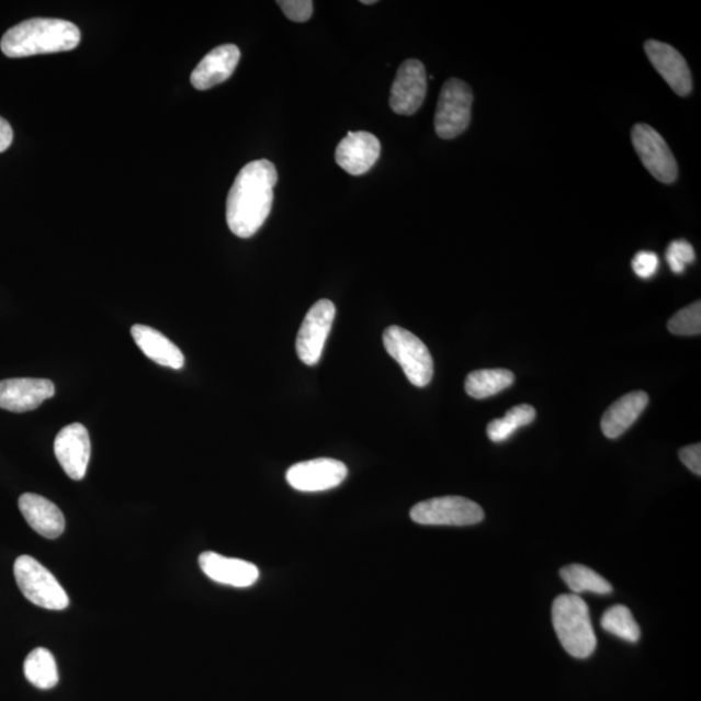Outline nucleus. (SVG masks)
I'll use <instances>...</instances> for the list:
<instances>
[{
	"label": "nucleus",
	"instance_id": "11",
	"mask_svg": "<svg viewBox=\"0 0 701 701\" xmlns=\"http://www.w3.org/2000/svg\"><path fill=\"white\" fill-rule=\"evenodd\" d=\"M347 473L349 471L342 462L323 457L293 465L286 473V479L297 491L317 493L341 485Z\"/></svg>",
	"mask_w": 701,
	"mask_h": 701
},
{
	"label": "nucleus",
	"instance_id": "28",
	"mask_svg": "<svg viewBox=\"0 0 701 701\" xmlns=\"http://www.w3.org/2000/svg\"><path fill=\"white\" fill-rule=\"evenodd\" d=\"M278 4L286 18L295 23H306L314 12V2L310 0H280Z\"/></svg>",
	"mask_w": 701,
	"mask_h": 701
},
{
	"label": "nucleus",
	"instance_id": "21",
	"mask_svg": "<svg viewBox=\"0 0 701 701\" xmlns=\"http://www.w3.org/2000/svg\"><path fill=\"white\" fill-rule=\"evenodd\" d=\"M515 374L507 370H480L467 375L465 392L474 399H486L512 386Z\"/></svg>",
	"mask_w": 701,
	"mask_h": 701
},
{
	"label": "nucleus",
	"instance_id": "27",
	"mask_svg": "<svg viewBox=\"0 0 701 701\" xmlns=\"http://www.w3.org/2000/svg\"><path fill=\"white\" fill-rule=\"evenodd\" d=\"M696 251L687 240L678 239L671 242L667 250V261L672 272L681 274L686 265L696 261Z\"/></svg>",
	"mask_w": 701,
	"mask_h": 701
},
{
	"label": "nucleus",
	"instance_id": "22",
	"mask_svg": "<svg viewBox=\"0 0 701 701\" xmlns=\"http://www.w3.org/2000/svg\"><path fill=\"white\" fill-rule=\"evenodd\" d=\"M27 681L38 689H53L59 682L58 667L52 653L46 648H35L24 663Z\"/></svg>",
	"mask_w": 701,
	"mask_h": 701
},
{
	"label": "nucleus",
	"instance_id": "26",
	"mask_svg": "<svg viewBox=\"0 0 701 701\" xmlns=\"http://www.w3.org/2000/svg\"><path fill=\"white\" fill-rule=\"evenodd\" d=\"M668 329L675 336H699L701 332V303L678 310L668 323Z\"/></svg>",
	"mask_w": 701,
	"mask_h": 701
},
{
	"label": "nucleus",
	"instance_id": "7",
	"mask_svg": "<svg viewBox=\"0 0 701 701\" xmlns=\"http://www.w3.org/2000/svg\"><path fill=\"white\" fill-rule=\"evenodd\" d=\"M484 517V509L477 502L463 497L429 499L410 509V519L420 525L471 527Z\"/></svg>",
	"mask_w": 701,
	"mask_h": 701
},
{
	"label": "nucleus",
	"instance_id": "2",
	"mask_svg": "<svg viewBox=\"0 0 701 701\" xmlns=\"http://www.w3.org/2000/svg\"><path fill=\"white\" fill-rule=\"evenodd\" d=\"M80 42L81 32L70 21L35 18L12 26L3 35L0 48L9 58H27L33 55L70 52Z\"/></svg>",
	"mask_w": 701,
	"mask_h": 701
},
{
	"label": "nucleus",
	"instance_id": "29",
	"mask_svg": "<svg viewBox=\"0 0 701 701\" xmlns=\"http://www.w3.org/2000/svg\"><path fill=\"white\" fill-rule=\"evenodd\" d=\"M660 260L655 252L641 251L635 255L632 261L633 271L638 278L647 280L656 274Z\"/></svg>",
	"mask_w": 701,
	"mask_h": 701
},
{
	"label": "nucleus",
	"instance_id": "13",
	"mask_svg": "<svg viewBox=\"0 0 701 701\" xmlns=\"http://www.w3.org/2000/svg\"><path fill=\"white\" fill-rule=\"evenodd\" d=\"M55 385L49 380L10 378L0 381V408L23 414L52 399Z\"/></svg>",
	"mask_w": 701,
	"mask_h": 701
},
{
	"label": "nucleus",
	"instance_id": "23",
	"mask_svg": "<svg viewBox=\"0 0 701 701\" xmlns=\"http://www.w3.org/2000/svg\"><path fill=\"white\" fill-rule=\"evenodd\" d=\"M561 576L575 595L584 592L608 595L613 591L612 585L606 578L585 565L572 564L565 566L561 570Z\"/></svg>",
	"mask_w": 701,
	"mask_h": 701
},
{
	"label": "nucleus",
	"instance_id": "10",
	"mask_svg": "<svg viewBox=\"0 0 701 701\" xmlns=\"http://www.w3.org/2000/svg\"><path fill=\"white\" fill-rule=\"evenodd\" d=\"M427 70L420 60L408 59L396 74L389 95V108L398 115H415L427 97Z\"/></svg>",
	"mask_w": 701,
	"mask_h": 701
},
{
	"label": "nucleus",
	"instance_id": "14",
	"mask_svg": "<svg viewBox=\"0 0 701 701\" xmlns=\"http://www.w3.org/2000/svg\"><path fill=\"white\" fill-rule=\"evenodd\" d=\"M651 64L679 97L690 95L692 75L686 59L675 47L664 42L648 39L644 44Z\"/></svg>",
	"mask_w": 701,
	"mask_h": 701
},
{
	"label": "nucleus",
	"instance_id": "18",
	"mask_svg": "<svg viewBox=\"0 0 701 701\" xmlns=\"http://www.w3.org/2000/svg\"><path fill=\"white\" fill-rule=\"evenodd\" d=\"M20 512L30 527L47 540H56L66 529V519L59 507L37 494H23L19 499Z\"/></svg>",
	"mask_w": 701,
	"mask_h": 701
},
{
	"label": "nucleus",
	"instance_id": "32",
	"mask_svg": "<svg viewBox=\"0 0 701 701\" xmlns=\"http://www.w3.org/2000/svg\"><path fill=\"white\" fill-rule=\"evenodd\" d=\"M375 0H361V4H374Z\"/></svg>",
	"mask_w": 701,
	"mask_h": 701
},
{
	"label": "nucleus",
	"instance_id": "30",
	"mask_svg": "<svg viewBox=\"0 0 701 701\" xmlns=\"http://www.w3.org/2000/svg\"><path fill=\"white\" fill-rule=\"evenodd\" d=\"M679 459L697 476H701V444H691L679 451Z\"/></svg>",
	"mask_w": 701,
	"mask_h": 701
},
{
	"label": "nucleus",
	"instance_id": "31",
	"mask_svg": "<svg viewBox=\"0 0 701 701\" xmlns=\"http://www.w3.org/2000/svg\"><path fill=\"white\" fill-rule=\"evenodd\" d=\"M13 140V131L9 122L0 117V152L9 150Z\"/></svg>",
	"mask_w": 701,
	"mask_h": 701
},
{
	"label": "nucleus",
	"instance_id": "9",
	"mask_svg": "<svg viewBox=\"0 0 701 701\" xmlns=\"http://www.w3.org/2000/svg\"><path fill=\"white\" fill-rule=\"evenodd\" d=\"M335 317V303L328 299L318 301L308 310L296 338V353L304 364L316 365L320 361Z\"/></svg>",
	"mask_w": 701,
	"mask_h": 701
},
{
	"label": "nucleus",
	"instance_id": "8",
	"mask_svg": "<svg viewBox=\"0 0 701 701\" xmlns=\"http://www.w3.org/2000/svg\"><path fill=\"white\" fill-rule=\"evenodd\" d=\"M632 142L642 165L658 182L670 185L677 181V160L660 133L647 124H636L632 131Z\"/></svg>",
	"mask_w": 701,
	"mask_h": 701
},
{
	"label": "nucleus",
	"instance_id": "25",
	"mask_svg": "<svg viewBox=\"0 0 701 701\" xmlns=\"http://www.w3.org/2000/svg\"><path fill=\"white\" fill-rule=\"evenodd\" d=\"M601 627L609 634L630 643L638 642L641 638V627L632 611L625 606H614L607 609L601 618Z\"/></svg>",
	"mask_w": 701,
	"mask_h": 701
},
{
	"label": "nucleus",
	"instance_id": "6",
	"mask_svg": "<svg viewBox=\"0 0 701 701\" xmlns=\"http://www.w3.org/2000/svg\"><path fill=\"white\" fill-rule=\"evenodd\" d=\"M473 91L459 78L445 81L439 94L434 126L439 138L453 139L463 134L472 120Z\"/></svg>",
	"mask_w": 701,
	"mask_h": 701
},
{
	"label": "nucleus",
	"instance_id": "5",
	"mask_svg": "<svg viewBox=\"0 0 701 701\" xmlns=\"http://www.w3.org/2000/svg\"><path fill=\"white\" fill-rule=\"evenodd\" d=\"M16 583L24 597L33 604L52 611H63L69 598L59 580L32 556H20L13 566Z\"/></svg>",
	"mask_w": 701,
	"mask_h": 701
},
{
	"label": "nucleus",
	"instance_id": "3",
	"mask_svg": "<svg viewBox=\"0 0 701 701\" xmlns=\"http://www.w3.org/2000/svg\"><path fill=\"white\" fill-rule=\"evenodd\" d=\"M552 622L566 653L577 658H587L597 648L589 606L575 593L556 598L552 606Z\"/></svg>",
	"mask_w": 701,
	"mask_h": 701
},
{
	"label": "nucleus",
	"instance_id": "15",
	"mask_svg": "<svg viewBox=\"0 0 701 701\" xmlns=\"http://www.w3.org/2000/svg\"><path fill=\"white\" fill-rule=\"evenodd\" d=\"M380 155V140L372 133L350 132L339 142L336 160L347 173L361 176L371 171Z\"/></svg>",
	"mask_w": 701,
	"mask_h": 701
},
{
	"label": "nucleus",
	"instance_id": "4",
	"mask_svg": "<svg viewBox=\"0 0 701 701\" xmlns=\"http://www.w3.org/2000/svg\"><path fill=\"white\" fill-rule=\"evenodd\" d=\"M384 344L388 355L402 366L410 384L417 387L430 384L434 374V361L419 337L400 327H389L384 332Z\"/></svg>",
	"mask_w": 701,
	"mask_h": 701
},
{
	"label": "nucleus",
	"instance_id": "16",
	"mask_svg": "<svg viewBox=\"0 0 701 701\" xmlns=\"http://www.w3.org/2000/svg\"><path fill=\"white\" fill-rule=\"evenodd\" d=\"M200 566L204 575L215 583L239 587V589L252 586L260 576L257 565L240 558L225 557L216 552H203L200 556Z\"/></svg>",
	"mask_w": 701,
	"mask_h": 701
},
{
	"label": "nucleus",
	"instance_id": "12",
	"mask_svg": "<svg viewBox=\"0 0 701 701\" xmlns=\"http://www.w3.org/2000/svg\"><path fill=\"white\" fill-rule=\"evenodd\" d=\"M55 456L69 478L80 480L87 474L91 443L89 431L82 423H70L55 438Z\"/></svg>",
	"mask_w": 701,
	"mask_h": 701
},
{
	"label": "nucleus",
	"instance_id": "20",
	"mask_svg": "<svg viewBox=\"0 0 701 701\" xmlns=\"http://www.w3.org/2000/svg\"><path fill=\"white\" fill-rule=\"evenodd\" d=\"M648 395L644 392H633L623 395L606 410L601 419V431L609 439L621 437L640 419L648 405Z\"/></svg>",
	"mask_w": 701,
	"mask_h": 701
},
{
	"label": "nucleus",
	"instance_id": "17",
	"mask_svg": "<svg viewBox=\"0 0 701 701\" xmlns=\"http://www.w3.org/2000/svg\"><path fill=\"white\" fill-rule=\"evenodd\" d=\"M239 59L240 52L236 45H223L212 49L191 74V84L196 90H208L225 82L236 70Z\"/></svg>",
	"mask_w": 701,
	"mask_h": 701
},
{
	"label": "nucleus",
	"instance_id": "19",
	"mask_svg": "<svg viewBox=\"0 0 701 701\" xmlns=\"http://www.w3.org/2000/svg\"><path fill=\"white\" fill-rule=\"evenodd\" d=\"M132 336L140 351L154 363L176 371L182 370L185 365L182 351L160 331L146 325H134Z\"/></svg>",
	"mask_w": 701,
	"mask_h": 701
},
{
	"label": "nucleus",
	"instance_id": "24",
	"mask_svg": "<svg viewBox=\"0 0 701 701\" xmlns=\"http://www.w3.org/2000/svg\"><path fill=\"white\" fill-rule=\"evenodd\" d=\"M536 410L529 405L516 406L508 410L507 415L499 420H493L487 425V437L494 443L506 442L516 430L527 427L535 420Z\"/></svg>",
	"mask_w": 701,
	"mask_h": 701
},
{
	"label": "nucleus",
	"instance_id": "1",
	"mask_svg": "<svg viewBox=\"0 0 701 701\" xmlns=\"http://www.w3.org/2000/svg\"><path fill=\"white\" fill-rule=\"evenodd\" d=\"M279 181L273 162H249L234 180L226 200V223L239 238H250L263 226L273 205V190Z\"/></svg>",
	"mask_w": 701,
	"mask_h": 701
}]
</instances>
